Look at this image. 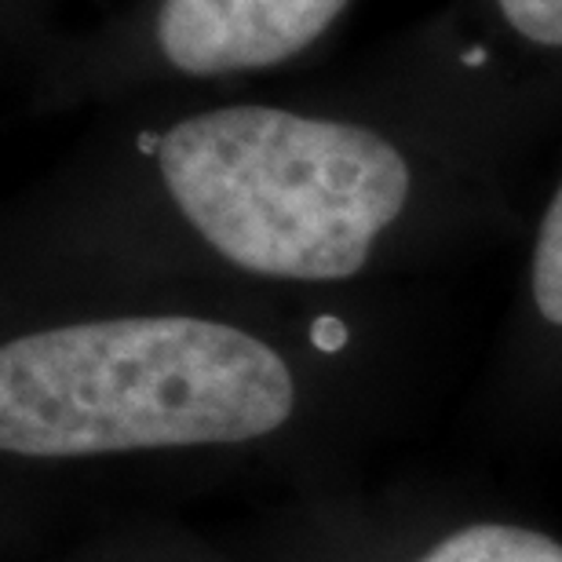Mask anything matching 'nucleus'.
Listing matches in <instances>:
<instances>
[{"mask_svg":"<svg viewBox=\"0 0 562 562\" xmlns=\"http://www.w3.org/2000/svg\"><path fill=\"white\" fill-rule=\"evenodd\" d=\"M292 409L285 358L227 322H77L0 351V449L15 457L238 446L278 431Z\"/></svg>","mask_w":562,"mask_h":562,"instance_id":"f257e3e1","label":"nucleus"},{"mask_svg":"<svg viewBox=\"0 0 562 562\" xmlns=\"http://www.w3.org/2000/svg\"><path fill=\"white\" fill-rule=\"evenodd\" d=\"M157 165L187 223L241 271L344 281L409 201V165L384 136L274 106L179 121Z\"/></svg>","mask_w":562,"mask_h":562,"instance_id":"f03ea898","label":"nucleus"},{"mask_svg":"<svg viewBox=\"0 0 562 562\" xmlns=\"http://www.w3.org/2000/svg\"><path fill=\"white\" fill-rule=\"evenodd\" d=\"M347 0H165L157 41L190 77L285 63L333 26Z\"/></svg>","mask_w":562,"mask_h":562,"instance_id":"7ed1b4c3","label":"nucleus"},{"mask_svg":"<svg viewBox=\"0 0 562 562\" xmlns=\"http://www.w3.org/2000/svg\"><path fill=\"white\" fill-rule=\"evenodd\" d=\"M417 562H562V544L530 526L475 522L446 533Z\"/></svg>","mask_w":562,"mask_h":562,"instance_id":"20e7f679","label":"nucleus"},{"mask_svg":"<svg viewBox=\"0 0 562 562\" xmlns=\"http://www.w3.org/2000/svg\"><path fill=\"white\" fill-rule=\"evenodd\" d=\"M530 289L541 318L562 329V187L555 190L552 205L541 220V231H537Z\"/></svg>","mask_w":562,"mask_h":562,"instance_id":"39448f33","label":"nucleus"},{"mask_svg":"<svg viewBox=\"0 0 562 562\" xmlns=\"http://www.w3.org/2000/svg\"><path fill=\"white\" fill-rule=\"evenodd\" d=\"M501 15L519 30L526 41L562 48V0H497Z\"/></svg>","mask_w":562,"mask_h":562,"instance_id":"423d86ee","label":"nucleus"}]
</instances>
